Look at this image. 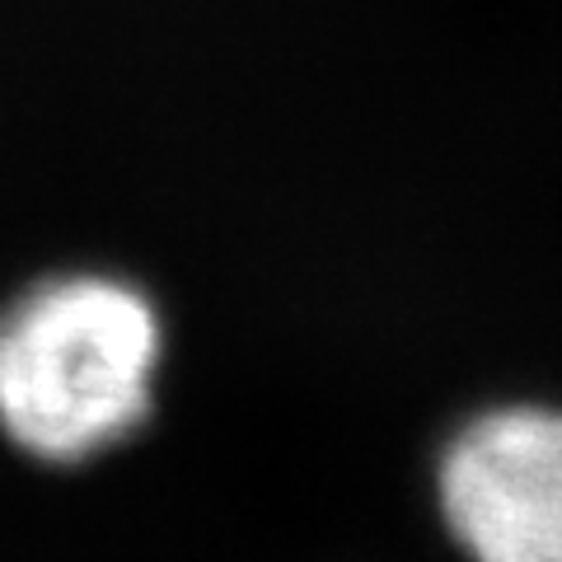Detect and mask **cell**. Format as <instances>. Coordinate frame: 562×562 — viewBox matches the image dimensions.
<instances>
[{
	"label": "cell",
	"instance_id": "1",
	"mask_svg": "<svg viewBox=\"0 0 562 562\" xmlns=\"http://www.w3.org/2000/svg\"><path fill=\"white\" fill-rule=\"evenodd\" d=\"M160 310L113 272H52L0 305V431L38 464H85L146 427Z\"/></svg>",
	"mask_w": 562,
	"mask_h": 562
},
{
	"label": "cell",
	"instance_id": "2",
	"mask_svg": "<svg viewBox=\"0 0 562 562\" xmlns=\"http://www.w3.org/2000/svg\"><path fill=\"white\" fill-rule=\"evenodd\" d=\"M436 502L469 562H562V408L473 413L436 460Z\"/></svg>",
	"mask_w": 562,
	"mask_h": 562
}]
</instances>
